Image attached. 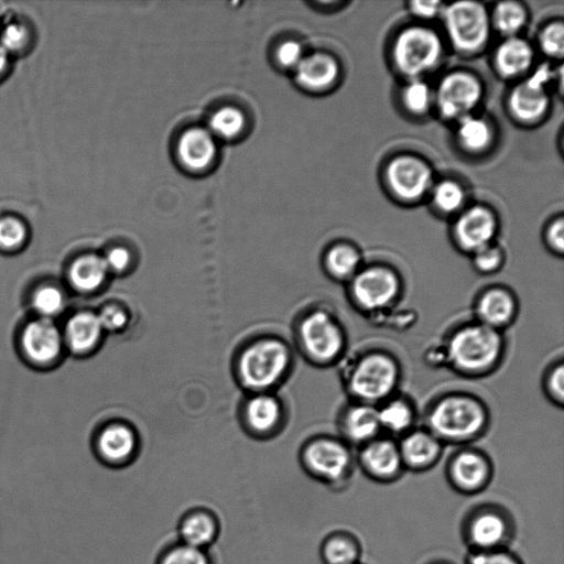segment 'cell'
<instances>
[{"mask_svg":"<svg viewBox=\"0 0 564 564\" xmlns=\"http://www.w3.org/2000/svg\"><path fill=\"white\" fill-rule=\"evenodd\" d=\"M456 135L458 143L471 152L482 151L491 143L492 130L482 118L471 113L457 120Z\"/></svg>","mask_w":564,"mask_h":564,"instance_id":"29","label":"cell"},{"mask_svg":"<svg viewBox=\"0 0 564 564\" xmlns=\"http://www.w3.org/2000/svg\"><path fill=\"white\" fill-rule=\"evenodd\" d=\"M481 97L482 86L478 78L463 70L445 75L434 94L440 113L444 118L455 120L470 115Z\"/></svg>","mask_w":564,"mask_h":564,"instance_id":"10","label":"cell"},{"mask_svg":"<svg viewBox=\"0 0 564 564\" xmlns=\"http://www.w3.org/2000/svg\"><path fill=\"white\" fill-rule=\"evenodd\" d=\"M325 267L334 279L349 282L362 267L361 254L352 245L337 243L327 250Z\"/></svg>","mask_w":564,"mask_h":564,"instance_id":"27","label":"cell"},{"mask_svg":"<svg viewBox=\"0 0 564 564\" xmlns=\"http://www.w3.org/2000/svg\"><path fill=\"white\" fill-rule=\"evenodd\" d=\"M158 564H212V557L208 550L177 541L163 551Z\"/></svg>","mask_w":564,"mask_h":564,"instance_id":"37","label":"cell"},{"mask_svg":"<svg viewBox=\"0 0 564 564\" xmlns=\"http://www.w3.org/2000/svg\"><path fill=\"white\" fill-rule=\"evenodd\" d=\"M494 464L482 451L462 447L447 459L445 479L462 496H475L488 488L494 479Z\"/></svg>","mask_w":564,"mask_h":564,"instance_id":"9","label":"cell"},{"mask_svg":"<svg viewBox=\"0 0 564 564\" xmlns=\"http://www.w3.org/2000/svg\"><path fill=\"white\" fill-rule=\"evenodd\" d=\"M543 389L547 399L555 405L564 403V366L562 361L553 364L545 372Z\"/></svg>","mask_w":564,"mask_h":564,"instance_id":"41","label":"cell"},{"mask_svg":"<svg viewBox=\"0 0 564 564\" xmlns=\"http://www.w3.org/2000/svg\"><path fill=\"white\" fill-rule=\"evenodd\" d=\"M218 533L217 516L206 508H195L187 511L177 525L180 542L203 550H207L214 544Z\"/></svg>","mask_w":564,"mask_h":564,"instance_id":"21","label":"cell"},{"mask_svg":"<svg viewBox=\"0 0 564 564\" xmlns=\"http://www.w3.org/2000/svg\"><path fill=\"white\" fill-rule=\"evenodd\" d=\"M441 13L447 36L456 51L471 54L485 46L490 33V18L481 3L456 1L445 6Z\"/></svg>","mask_w":564,"mask_h":564,"instance_id":"8","label":"cell"},{"mask_svg":"<svg viewBox=\"0 0 564 564\" xmlns=\"http://www.w3.org/2000/svg\"><path fill=\"white\" fill-rule=\"evenodd\" d=\"M348 284L352 304L366 313L390 308L402 291L400 275L392 268L377 263L361 267Z\"/></svg>","mask_w":564,"mask_h":564,"instance_id":"7","label":"cell"},{"mask_svg":"<svg viewBox=\"0 0 564 564\" xmlns=\"http://www.w3.org/2000/svg\"><path fill=\"white\" fill-rule=\"evenodd\" d=\"M464 564H524V562L518 553L509 547L467 552Z\"/></svg>","mask_w":564,"mask_h":564,"instance_id":"40","label":"cell"},{"mask_svg":"<svg viewBox=\"0 0 564 564\" xmlns=\"http://www.w3.org/2000/svg\"><path fill=\"white\" fill-rule=\"evenodd\" d=\"M401 99L408 111L422 115L431 108L434 94L423 79L416 78L410 79L403 87Z\"/></svg>","mask_w":564,"mask_h":564,"instance_id":"36","label":"cell"},{"mask_svg":"<svg viewBox=\"0 0 564 564\" xmlns=\"http://www.w3.org/2000/svg\"><path fill=\"white\" fill-rule=\"evenodd\" d=\"M496 232L497 219L494 213L480 205L460 213L453 229L457 247L470 254L492 243Z\"/></svg>","mask_w":564,"mask_h":564,"instance_id":"16","label":"cell"},{"mask_svg":"<svg viewBox=\"0 0 564 564\" xmlns=\"http://www.w3.org/2000/svg\"><path fill=\"white\" fill-rule=\"evenodd\" d=\"M340 427L346 443L362 446L380 436L377 406L354 402L341 415Z\"/></svg>","mask_w":564,"mask_h":564,"instance_id":"19","label":"cell"},{"mask_svg":"<svg viewBox=\"0 0 564 564\" xmlns=\"http://www.w3.org/2000/svg\"><path fill=\"white\" fill-rule=\"evenodd\" d=\"M432 200L438 210L445 214H452L463 207L465 192L457 182L444 180L434 185Z\"/></svg>","mask_w":564,"mask_h":564,"instance_id":"35","label":"cell"},{"mask_svg":"<svg viewBox=\"0 0 564 564\" xmlns=\"http://www.w3.org/2000/svg\"><path fill=\"white\" fill-rule=\"evenodd\" d=\"M389 188L399 198L413 202L421 198L433 184L430 165L414 155H398L386 167Z\"/></svg>","mask_w":564,"mask_h":564,"instance_id":"14","label":"cell"},{"mask_svg":"<svg viewBox=\"0 0 564 564\" xmlns=\"http://www.w3.org/2000/svg\"><path fill=\"white\" fill-rule=\"evenodd\" d=\"M381 430L390 434L404 435L413 429L415 412L413 405L400 397H391L377 405Z\"/></svg>","mask_w":564,"mask_h":564,"instance_id":"26","label":"cell"},{"mask_svg":"<svg viewBox=\"0 0 564 564\" xmlns=\"http://www.w3.org/2000/svg\"><path fill=\"white\" fill-rule=\"evenodd\" d=\"M98 446L101 456L107 462L121 464L132 456L135 441L129 429L115 425L104 431L99 437Z\"/></svg>","mask_w":564,"mask_h":564,"instance_id":"28","label":"cell"},{"mask_svg":"<svg viewBox=\"0 0 564 564\" xmlns=\"http://www.w3.org/2000/svg\"><path fill=\"white\" fill-rule=\"evenodd\" d=\"M8 62V53L0 46V73L4 69Z\"/></svg>","mask_w":564,"mask_h":564,"instance_id":"50","label":"cell"},{"mask_svg":"<svg viewBox=\"0 0 564 564\" xmlns=\"http://www.w3.org/2000/svg\"><path fill=\"white\" fill-rule=\"evenodd\" d=\"M104 260L108 270L121 271L128 267L130 254L124 248H113Z\"/></svg>","mask_w":564,"mask_h":564,"instance_id":"49","label":"cell"},{"mask_svg":"<svg viewBox=\"0 0 564 564\" xmlns=\"http://www.w3.org/2000/svg\"><path fill=\"white\" fill-rule=\"evenodd\" d=\"M275 57L282 67L295 69L304 57L303 48L296 41H285L276 48Z\"/></svg>","mask_w":564,"mask_h":564,"instance_id":"44","label":"cell"},{"mask_svg":"<svg viewBox=\"0 0 564 564\" xmlns=\"http://www.w3.org/2000/svg\"><path fill=\"white\" fill-rule=\"evenodd\" d=\"M545 241L549 249L556 256H562L564 251V220L562 217L553 220L546 231Z\"/></svg>","mask_w":564,"mask_h":564,"instance_id":"46","label":"cell"},{"mask_svg":"<svg viewBox=\"0 0 564 564\" xmlns=\"http://www.w3.org/2000/svg\"><path fill=\"white\" fill-rule=\"evenodd\" d=\"M398 446L405 471L425 473L443 454V444L426 429H412L401 436Z\"/></svg>","mask_w":564,"mask_h":564,"instance_id":"18","label":"cell"},{"mask_svg":"<svg viewBox=\"0 0 564 564\" xmlns=\"http://www.w3.org/2000/svg\"><path fill=\"white\" fill-rule=\"evenodd\" d=\"M101 329L98 317L94 314L80 313L75 315L66 327L69 346L75 351L89 349L97 341Z\"/></svg>","mask_w":564,"mask_h":564,"instance_id":"30","label":"cell"},{"mask_svg":"<svg viewBox=\"0 0 564 564\" xmlns=\"http://www.w3.org/2000/svg\"><path fill=\"white\" fill-rule=\"evenodd\" d=\"M549 65H541L510 93L509 108L519 121L531 123L544 116L550 105L546 85L553 77Z\"/></svg>","mask_w":564,"mask_h":564,"instance_id":"15","label":"cell"},{"mask_svg":"<svg viewBox=\"0 0 564 564\" xmlns=\"http://www.w3.org/2000/svg\"><path fill=\"white\" fill-rule=\"evenodd\" d=\"M539 46L550 57H562L564 52V24L556 21L545 25L539 34Z\"/></svg>","mask_w":564,"mask_h":564,"instance_id":"38","label":"cell"},{"mask_svg":"<svg viewBox=\"0 0 564 564\" xmlns=\"http://www.w3.org/2000/svg\"><path fill=\"white\" fill-rule=\"evenodd\" d=\"M533 50L523 39L506 37L495 53V66L505 78L517 77L527 72L533 62Z\"/></svg>","mask_w":564,"mask_h":564,"instance_id":"24","label":"cell"},{"mask_svg":"<svg viewBox=\"0 0 564 564\" xmlns=\"http://www.w3.org/2000/svg\"><path fill=\"white\" fill-rule=\"evenodd\" d=\"M64 304L62 293L53 286H44L40 289L33 297V305L35 310L44 315L52 316L58 313Z\"/></svg>","mask_w":564,"mask_h":564,"instance_id":"42","label":"cell"},{"mask_svg":"<svg viewBox=\"0 0 564 564\" xmlns=\"http://www.w3.org/2000/svg\"><path fill=\"white\" fill-rule=\"evenodd\" d=\"M107 271L108 268L102 258L89 254L74 262L69 276L75 288L91 291L101 284Z\"/></svg>","mask_w":564,"mask_h":564,"instance_id":"31","label":"cell"},{"mask_svg":"<svg viewBox=\"0 0 564 564\" xmlns=\"http://www.w3.org/2000/svg\"><path fill=\"white\" fill-rule=\"evenodd\" d=\"M246 119L241 110L235 107H223L209 119V132L221 139H234L245 129Z\"/></svg>","mask_w":564,"mask_h":564,"instance_id":"33","label":"cell"},{"mask_svg":"<svg viewBox=\"0 0 564 564\" xmlns=\"http://www.w3.org/2000/svg\"><path fill=\"white\" fill-rule=\"evenodd\" d=\"M176 153L184 167L191 171H203L216 156L214 135L207 129L191 128L180 137Z\"/></svg>","mask_w":564,"mask_h":564,"instance_id":"20","label":"cell"},{"mask_svg":"<svg viewBox=\"0 0 564 564\" xmlns=\"http://www.w3.org/2000/svg\"><path fill=\"white\" fill-rule=\"evenodd\" d=\"M356 464L361 473L377 484H392L404 474L398 442L378 436L359 447Z\"/></svg>","mask_w":564,"mask_h":564,"instance_id":"13","label":"cell"},{"mask_svg":"<svg viewBox=\"0 0 564 564\" xmlns=\"http://www.w3.org/2000/svg\"><path fill=\"white\" fill-rule=\"evenodd\" d=\"M517 531V520L510 509L494 501L471 506L459 524L460 539L468 552L509 549Z\"/></svg>","mask_w":564,"mask_h":564,"instance_id":"3","label":"cell"},{"mask_svg":"<svg viewBox=\"0 0 564 564\" xmlns=\"http://www.w3.org/2000/svg\"><path fill=\"white\" fill-rule=\"evenodd\" d=\"M301 336L306 351L319 362L335 361L345 350L343 327L324 311L314 312L303 321Z\"/></svg>","mask_w":564,"mask_h":564,"instance_id":"12","label":"cell"},{"mask_svg":"<svg viewBox=\"0 0 564 564\" xmlns=\"http://www.w3.org/2000/svg\"><path fill=\"white\" fill-rule=\"evenodd\" d=\"M26 354L36 361L53 359L61 348V336L55 325L47 319L30 323L23 334Z\"/></svg>","mask_w":564,"mask_h":564,"instance_id":"25","label":"cell"},{"mask_svg":"<svg viewBox=\"0 0 564 564\" xmlns=\"http://www.w3.org/2000/svg\"><path fill=\"white\" fill-rule=\"evenodd\" d=\"M425 564H455L454 562L446 558H435L426 562Z\"/></svg>","mask_w":564,"mask_h":564,"instance_id":"51","label":"cell"},{"mask_svg":"<svg viewBox=\"0 0 564 564\" xmlns=\"http://www.w3.org/2000/svg\"><path fill=\"white\" fill-rule=\"evenodd\" d=\"M357 564H365V563L360 562V563H357Z\"/></svg>","mask_w":564,"mask_h":564,"instance_id":"52","label":"cell"},{"mask_svg":"<svg viewBox=\"0 0 564 564\" xmlns=\"http://www.w3.org/2000/svg\"><path fill=\"white\" fill-rule=\"evenodd\" d=\"M444 6L440 1H411L409 10L415 17L422 19H433L440 14Z\"/></svg>","mask_w":564,"mask_h":564,"instance_id":"47","label":"cell"},{"mask_svg":"<svg viewBox=\"0 0 564 564\" xmlns=\"http://www.w3.org/2000/svg\"><path fill=\"white\" fill-rule=\"evenodd\" d=\"M318 554L322 564H357L361 562L362 543L354 532L334 528L323 536Z\"/></svg>","mask_w":564,"mask_h":564,"instance_id":"22","label":"cell"},{"mask_svg":"<svg viewBox=\"0 0 564 564\" xmlns=\"http://www.w3.org/2000/svg\"><path fill=\"white\" fill-rule=\"evenodd\" d=\"M400 376V367L393 356L379 350L369 351L351 365L347 389L355 402L377 406L393 397Z\"/></svg>","mask_w":564,"mask_h":564,"instance_id":"4","label":"cell"},{"mask_svg":"<svg viewBox=\"0 0 564 564\" xmlns=\"http://www.w3.org/2000/svg\"><path fill=\"white\" fill-rule=\"evenodd\" d=\"M476 322L501 332L510 326L518 314V301L505 286H490L479 293L475 300Z\"/></svg>","mask_w":564,"mask_h":564,"instance_id":"17","label":"cell"},{"mask_svg":"<svg viewBox=\"0 0 564 564\" xmlns=\"http://www.w3.org/2000/svg\"><path fill=\"white\" fill-rule=\"evenodd\" d=\"M425 419L426 430L443 445H464L484 434L489 416L479 399L453 392L436 399Z\"/></svg>","mask_w":564,"mask_h":564,"instance_id":"1","label":"cell"},{"mask_svg":"<svg viewBox=\"0 0 564 564\" xmlns=\"http://www.w3.org/2000/svg\"><path fill=\"white\" fill-rule=\"evenodd\" d=\"M289 362L286 348L279 341L265 340L249 347L240 359V373L251 388L274 383Z\"/></svg>","mask_w":564,"mask_h":564,"instance_id":"11","label":"cell"},{"mask_svg":"<svg viewBox=\"0 0 564 564\" xmlns=\"http://www.w3.org/2000/svg\"><path fill=\"white\" fill-rule=\"evenodd\" d=\"M527 21L524 8L514 1H502L496 4L490 24L503 36H517Z\"/></svg>","mask_w":564,"mask_h":564,"instance_id":"32","label":"cell"},{"mask_svg":"<svg viewBox=\"0 0 564 564\" xmlns=\"http://www.w3.org/2000/svg\"><path fill=\"white\" fill-rule=\"evenodd\" d=\"M443 45L433 30L414 25L403 29L392 45L393 63L402 75L410 79L433 70L440 63Z\"/></svg>","mask_w":564,"mask_h":564,"instance_id":"6","label":"cell"},{"mask_svg":"<svg viewBox=\"0 0 564 564\" xmlns=\"http://www.w3.org/2000/svg\"><path fill=\"white\" fill-rule=\"evenodd\" d=\"M280 409L276 401L267 395L252 399L247 406V419L258 431L271 429L278 421Z\"/></svg>","mask_w":564,"mask_h":564,"instance_id":"34","label":"cell"},{"mask_svg":"<svg viewBox=\"0 0 564 564\" xmlns=\"http://www.w3.org/2000/svg\"><path fill=\"white\" fill-rule=\"evenodd\" d=\"M101 325V328L106 329H118L126 323V315L122 311L116 307H107L101 311L97 316Z\"/></svg>","mask_w":564,"mask_h":564,"instance_id":"48","label":"cell"},{"mask_svg":"<svg viewBox=\"0 0 564 564\" xmlns=\"http://www.w3.org/2000/svg\"><path fill=\"white\" fill-rule=\"evenodd\" d=\"M28 39L25 28L19 23L8 24L1 32L0 46L8 53L21 48Z\"/></svg>","mask_w":564,"mask_h":564,"instance_id":"45","label":"cell"},{"mask_svg":"<svg viewBox=\"0 0 564 564\" xmlns=\"http://www.w3.org/2000/svg\"><path fill=\"white\" fill-rule=\"evenodd\" d=\"M24 235V226L19 219L12 217L0 219V247H15L23 240Z\"/></svg>","mask_w":564,"mask_h":564,"instance_id":"43","label":"cell"},{"mask_svg":"<svg viewBox=\"0 0 564 564\" xmlns=\"http://www.w3.org/2000/svg\"><path fill=\"white\" fill-rule=\"evenodd\" d=\"M505 256L502 250L490 243L471 254L474 269L484 275H490L498 272L503 264Z\"/></svg>","mask_w":564,"mask_h":564,"instance_id":"39","label":"cell"},{"mask_svg":"<svg viewBox=\"0 0 564 564\" xmlns=\"http://www.w3.org/2000/svg\"><path fill=\"white\" fill-rule=\"evenodd\" d=\"M303 468L308 477L332 492L343 491L354 473V456L346 442L318 438L311 442L302 454Z\"/></svg>","mask_w":564,"mask_h":564,"instance_id":"5","label":"cell"},{"mask_svg":"<svg viewBox=\"0 0 564 564\" xmlns=\"http://www.w3.org/2000/svg\"><path fill=\"white\" fill-rule=\"evenodd\" d=\"M294 70L297 84L314 91L330 87L339 74L336 59L326 53L304 56Z\"/></svg>","mask_w":564,"mask_h":564,"instance_id":"23","label":"cell"},{"mask_svg":"<svg viewBox=\"0 0 564 564\" xmlns=\"http://www.w3.org/2000/svg\"><path fill=\"white\" fill-rule=\"evenodd\" d=\"M505 343L501 332L478 322L454 329L445 344L447 364L466 377H482L501 361Z\"/></svg>","mask_w":564,"mask_h":564,"instance_id":"2","label":"cell"}]
</instances>
